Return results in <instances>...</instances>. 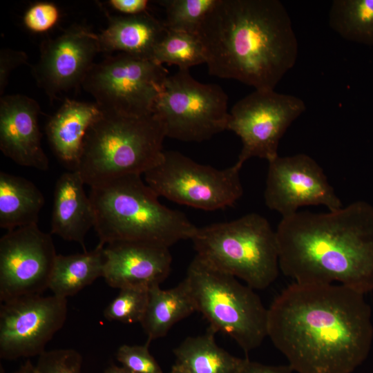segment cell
I'll return each instance as SVG.
<instances>
[{
    "label": "cell",
    "instance_id": "cell-1",
    "mask_svg": "<svg viewBox=\"0 0 373 373\" xmlns=\"http://www.w3.org/2000/svg\"><path fill=\"white\" fill-rule=\"evenodd\" d=\"M267 336L298 373H351L371 349V308L344 285L293 283L268 309Z\"/></svg>",
    "mask_w": 373,
    "mask_h": 373
},
{
    "label": "cell",
    "instance_id": "cell-2",
    "mask_svg": "<svg viewBox=\"0 0 373 373\" xmlns=\"http://www.w3.org/2000/svg\"><path fill=\"white\" fill-rule=\"evenodd\" d=\"M198 35L211 75L274 90L295 64L298 41L278 0H218Z\"/></svg>",
    "mask_w": 373,
    "mask_h": 373
},
{
    "label": "cell",
    "instance_id": "cell-3",
    "mask_svg": "<svg viewBox=\"0 0 373 373\" xmlns=\"http://www.w3.org/2000/svg\"><path fill=\"white\" fill-rule=\"evenodd\" d=\"M279 267L294 283L373 290V207L364 201L327 213L297 211L276 230Z\"/></svg>",
    "mask_w": 373,
    "mask_h": 373
},
{
    "label": "cell",
    "instance_id": "cell-4",
    "mask_svg": "<svg viewBox=\"0 0 373 373\" xmlns=\"http://www.w3.org/2000/svg\"><path fill=\"white\" fill-rule=\"evenodd\" d=\"M94 228L102 245L133 241L170 248L191 239L197 227L182 211L162 204L141 174H128L90 186Z\"/></svg>",
    "mask_w": 373,
    "mask_h": 373
},
{
    "label": "cell",
    "instance_id": "cell-5",
    "mask_svg": "<svg viewBox=\"0 0 373 373\" xmlns=\"http://www.w3.org/2000/svg\"><path fill=\"white\" fill-rule=\"evenodd\" d=\"M85 136L73 171L90 186L128 174H144L164 153L166 133L152 113L133 116L102 111Z\"/></svg>",
    "mask_w": 373,
    "mask_h": 373
},
{
    "label": "cell",
    "instance_id": "cell-6",
    "mask_svg": "<svg viewBox=\"0 0 373 373\" xmlns=\"http://www.w3.org/2000/svg\"><path fill=\"white\" fill-rule=\"evenodd\" d=\"M190 240L197 256L254 289L268 287L278 277L276 232L258 213L197 227Z\"/></svg>",
    "mask_w": 373,
    "mask_h": 373
},
{
    "label": "cell",
    "instance_id": "cell-7",
    "mask_svg": "<svg viewBox=\"0 0 373 373\" xmlns=\"http://www.w3.org/2000/svg\"><path fill=\"white\" fill-rule=\"evenodd\" d=\"M184 279L209 328L232 338L246 354L261 345L267 336L268 309L254 289L197 255Z\"/></svg>",
    "mask_w": 373,
    "mask_h": 373
},
{
    "label": "cell",
    "instance_id": "cell-8",
    "mask_svg": "<svg viewBox=\"0 0 373 373\" xmlns=\"http://www.w3.org/2000/svg\"><path fill=\"white\" fill-rule=\"evenodd\" d=\"M228 96L216 84L194 79L189 70L169 75L153 108L166 136L182 142H201L227 130Z\"/></svg>",
    "mask_w": 373,
    "mask_h": 373
},
{
    "label": "cell",
    "instance_id": "cell-9",
    "mask_svg": "<svg viewBox=\"0 0 373 373\" xmlns=\"http://www.w3.org/2000/svg\"><path fill=\"white\" fill-rule=\"evenodd\" d=\"M242 164L218 169L176 151H164L160 162L144 173L160 197L204 211L233 206L242 195Z\"/></svg>",
    "mask_w": 373,
    "mask_h": 373
},
{
    "label": "cell",
    "instance_id": "cell-10",
    "mask_svg": "<svg viewBox=\"0 0 373 373\" xmlns=\"http://www.w3.org/2000/svg\"><path fill=\"white\" fill-rule=\"evenodd\" d=\"M168 75L153 60L119 52L94 63L82 86L103 111L144 116L153 113Z\"/></svg>",
    "mask_w": 373,
    "mask_h": 373
},
{
    "label": "cell",
    "instance_id": "cell-11",
    "mask_svg": "<svg viewBox=\"0 0 373 373\" xmlns=\"http://www.w3.org/2000/svg\"><path fill=\"white\" fill-rule=\"evenodd\" d=\"M305 109L300 98L274 90H255L237 102L227 127L242 141L237 162L244 164L251 157L268 162L276 157L280 139Z\"/></svg>",
    "mask_w": 373,
    "mask_h": 373
},
{
    "label": "cell",
    "instance_id": "cell-12",
    "mask_svg": "<svg viewBox=\"0 0 373 373\" xmlns=\"http://www.w3.org/2000/svg\"><path fill=\"white\" fill-rule=\"evenodd\" d=\"M56 254L53 240L37 224L0 239V301L42 295L48 289Z\"/></svg>",
    "mask_w": 373,
    "mask_h": 373
},
{
    "label": "cell",
    "instance_id": "cell-13",
    "mask_svg": "<svg viewBox=\"0 0 373 373\" xmlns=\"http://www.w3.org/2000/svg\"><path fill=\"white\" fill-rule=\"evenodd\" d=\"M67 312V299L53 294L1 303V358L15 360L39 356L64 326Z\"/></svg>",
    "mask_w": 373,
    "mask_h": 373
},
{
    "label": "cell",
    "instance_id": "cell-14",
    "mask_svg": "<svg viewBox=\"0 0 373 373\" xmlns=\"http://www.w3.org/2000/svg\"><path fill=\"white\" fill-rule=\"evenodd\" d=\"M268 163L265 202L282 218L295 213L303 206L323 205L329 211L343 207L322 168L310 156L278 155Z\"/></svg>",
    "mask_w": 373,
    "mask_h": 373
},
{
    "label": "cell",
    "instance_id": "cell-15",
    "mask_svg": "<svg viewBox=\"0 0 373 373\" xmlns=\"http://www.w3.org/2000/svg\"><path fill=\"white\" fill-rule=\"evenodd\" d=\"M99 52L97 35L81 26H71L41 46L33 68L37 84L52 99L82 85Z\"/></svg>",
    "mask_w": 373,
    "mask_h": 373
},
{
    "label": "cell",
    "instance_id": "cell-16",
    "mask_svg": "<svg viewBox=\"0 0 373 373\" xmlns=\"http://www.w3.org/2000/svg\"><path fill=\"white\" fill-rule=\"evenodd\" d=\"M103 278L111 287L149 290L169 276L172 257L169 248L142 242H116L104 246Z\"/></svg>",
    "mask_w": 373,
    "mask_h": 373
},
{
    "label": "cell",
    "instance_id": "cell-17",
    "mask_svg": "<svg viewBox=\"0 0 373 373\" xmlns=\"http://www.w3.org/2000/svg\"><path fill=\"white\" fill-rule=\"evenodd\" d=\"M40 107L33 99L10 95L0 99V149L19 165L41 171L49 168L38 124Z\"/></svg>",
    "mask_w": 373,
    "mask_h": 373
},
{
    "label": "cell",
    "instance_id": "cell-18",
    "mask_svg": "<svg viewBox=\"0 0 373 373\" xmlns=\"http://www.w3.org/2000/svg\"><path fill=\"white\" fill-rule=\"evenodd\" d=\"M83 179L77 171L62 173L57 179L53 194L51 233L82 245L95 224V213Z\"/></svg>",
    "mask_w": 373,
    "mask_h": 373
},
{
    "label": "cell",
    "instance_id": "cell-19",
    "mask_svg": "<svg viewBox=\"0 0 373 373\" xmlns=\"http://www.w3.org/2000/svg\"><path fill=\"white\" fill-rule=\"evenodd\" d=\"M102 112L96 103L66 99L46 124V132L52 150L73 171L80 159L86 133Z\"/></svg>",
    "mask_w": 373,
    "mask_h": 373
},
{
    "label": "cell",
    "instance_id": "cell-20",
    "mask_svg": "<svg viewBox=\"0 0 373 373\" xmlns=\"http://www.w3.org/2000/svg\"><path fill=\"white\" fill-rule=\"evenodd\" d=\"M107 28L97 35L100 52L119 51L151 59L167 28L149 12L108 17Z\"/></svg>",
    "mask_w": 373,
    "mask_h": 373
},
{
    "label": "cell",
    "instance_id": "cell-21",
    "mask_svg": "<svg viewBox=\"0 0 373 373\" xmlns=\"http://www.w3.org/2000/svg\"><path fill=\"white\" fill-rule=\"evenodd\" d=\"M195 312V305L185 279L169 289H162L160 285L151 287L140 322L147 342L165 336L175 324Z\"/></svg>",
    "mask_w": 373,
    "mask_h": 373
},
{
    "label": "cell",
    "instance_id": "cell-22",
    "mask_svg": "<svg viewBox=\"0 0 373 373\" xmlns=\"http://www.w3.org/2000/svg\"><path fill=\"white\" fill-rule=\"evenodd\" d=\"M45 200L41 191L22 177L0 172V227L8 231L37 224Z\"/></svg>",
    "mask_w": 373,
    "mask_h": 373
},
{
    "label": "cell",
    "instance_id": "cell-23",
    "mask_svg": "<svg viewBox=\"0 0 373 373\" xmlns=\"http://www.w3.org/2000/svg\"><path fill=\"white\" fill-rule=\"evenodd\" d=\"M104 262V246L100 244L82 254H57L48 289L53 295L61 298L73 296L103 277Z\"/></svg>",
    "mask_w": 373,
    "mask_h": 373
},
{
    "label": "cell",
    "instance_id": "cell-24",
    "mask_svg": "<svg viewBox=\"0 0 373 373\" xmlns=\"http://www.w3.org/2000/svg\"><path fill=\"white\" fill-rule=\"evenodd\" d=\"M216 332L185 338L173 350L177 365L186 373H238L244 358L236 357L219 347Z\"/></svg>",
    "mask_w": 373,
    "mask_h": 373
},
{
    "label": "cell",
    "instance_id": "cell-25",
    "mask_svg": "<svg viewBox=\"0 0 373 373\" xmlns=\"http://www.w3.org/2000/svg\"><path fill=\"white\" fill-rule=\"evenodd\" d=\"M329 24L346 40L372 46L373 0L333 1Z\"/></svg>",
    "mask_w": 373,
    "mask_h": 373
},
{
    "label": "cell",
    "instance_id": "cell-26",
    "mask_svg": "<svg viewBox=\"0 0 373 373\" xmlns=\"http://www.w3.org/2000/svg\"><path fill=\"white\" fill-rule=\"evenodd\" d=\"M152 60L161 65H175L181 70L206 63L204 48L198 35L169 29L155 48Z\"/></svg>",
    "mask_w": 373,
    "mask_h": 373
},
{
    "label": "cell",
    "instance_id": "cell-27",
    "mask_svg": "<svg viewBox=\"0 0 373 373\" xmlns=\"http://www.w3.org/2000/svg\"><path fill=\"white\" fill-rule=\"evenodd\" d=\"M218 0H164V23L169 30L198 35L208 13Z\"/></svg>",
    "mask_w": 373,
    "mask_h": 373
},
{
    "label": "cell",
    "instance_id": "cell-28",
    "mask_svg": "<svg viewBox=\"0 0 373 373\" xmlns=\"http://www.w3.org/2000/svg\"><path fill=\"white\" fill-rule=\"evenodd\" d=\"M149 290L126 287L107 305L104 316L110 321L124 323H140L147 305Z\"/></svg>",
    "mask_w": 373,
    "mask_h": 373
},
{
    "label": "cell",
    "instance_id": "cell-29",
    "mask_svg": "<svg viewBox=\"0 0 373 373\" xmlns=\"http://www.w3.org/2000/svg\"><path fill=\"white\" fill-rule=\"evenodd\" d=\"M82 357L73 349L45 351L35 365L37 373H82Z\"/></svg>",
    "mask_w": 373,
    "mask_h": 373
},
{
    "label": "cell",
    "instance_id": "cell-30",
    "mask_svg": "<svg viewBox=\"0 0 373 373\" xmlns=\"http://www.w3.org/2000/svg\"><path fill=\"white\" fill-rule=\"evenodd\" d=\"M147 341L142 345L124 344L116 353L117 361L122 367L132 373H162V370L151 354Z\"/></svg>",
    "mask_w": 373,
    "mask_h": 373
},
{
    "label": "cell",
    "instance_id": "cell-31",
    "mask_svg": "<svg viewBox=\"0 0 373 373\" xmlns=\"http://www.w3.org/2000/svg\"><path fill=\"white\" fill-rule=\"evenodd\" d=\"M59 18V9L54 3L39 2L26 10L23 21L25 26L30 30L43 32L52 28Z\"/></svg>",
    "mask_w": 373,
    "mask_h": 373
},
{
    "label": "cell",
    "instance_id": "cell-32",
    "mask_svg": "<svg viewBox=\"0 0 373 373\" xmlns=\"http://www.w3.org/2000/svg\"><path fill=\"white\" fill-rule=\"evenodd\" d=\"M28 57L24 52L10 48L0 51V93L4 92L11 71L17 66L26 63Z\"/></svg>",
    "mask_w": 373,
    "mask_h": 373
},
{
    "label": "cell",
    "instance_id": "cell-33",
    "mask_svg": "<svg viewBox=\"0 0 373 373\" xmlns=\"http://www.w3.org/2000/svg\"><path fill=\"white\" fill-rule=\"evenodd\" d=\"M291 367L287 365H268L244 358L238 373H292Z\"/></svg>",
    "mask_w": 373,
    "mask_h": 373
},
{
    "label": "cell",
    "instance_id": "cell-34",
    "mask_svg": "<svg viewBox=\"0 0 373 373\" xmlns=\"http://www.w3.org/2000/svg\"><path fill=\"white\" fill-rule=\"evenodd\" d=\"M147 0H110L108 4L120 13L131 16L148 12Z\"/></svg>",
    "mask_w": 373,
    "mask_h": 373
},
{
    "label": "cell",
    "instance_id": "cell-35",
    "mask_svg": "<svg viewBox=\"0 0 373 373\" xmlns=\"http://www.w3.org/2000/svg\"><path fill=\"white\" fill-rule=\"evenodd\" d=\"M14 373H37L35 365H33L31 361L27 360L16 372Z\"/></svg>",
    "mask_w": 373,
    "mask_h": 373
},
{
    "label": "cell",
    "instance_id": "cell-36",
    "mask_svg": "<svg viewBox=\"0 0 373 373\" xmlns=\"http://www.w3.org/2000/svg\"><path fill=\"white\" fill-rule=\"evenodd\" d=\"M103 373H132L124 367H118L115 365L108 366Z\"/></svg>",
    "mask_w": 373,
    "mask_h": 373
},
{
    "label": "cell",
    "instance_id": "cell-37",
    "mask_svg": "<svg viewBox=\"0 0 373 373\" xmlns=\"http://www.w3.org/2000/svg\"><path fill=\"white\" fill-rule=\"evenodd\" d=\"M169 373H186L185 371H184L180 367L177 365L176 364H174Z\"/></svg>",
    "mask_w": 373,
    "mask_h": 373
}]
</instances>
